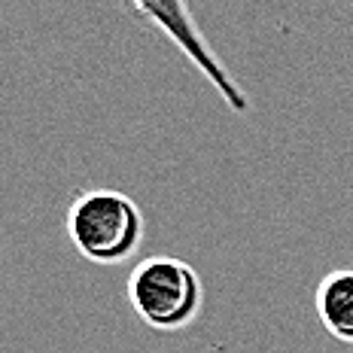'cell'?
<instances>
[{
	"instance_id": "6da1fadb",
	"label": "cell",
	"mask_w": 353,
	"mask_h": 353,
	"mask_svg": "<svg viewBox=\"0 0 353 353\" xmlns=\"http://www.w3.org/2000/svg\"><path fill=\"white\" fill-rule=\"evenodd\" d=\"M68 238L92 265H122L134 259L146 238L141 204L119 189H83L68 208Z\"/></svg>"
},
{
	"instance_id": "3957f363",
	"label": "cell",
	"mask_w": 353,
	"mask_h": 353,
	"mask_svg": "<svg viewBox=\"0 0 353 353\" xmlns=\"http://www.w3.org/2000/svg\"><path fill=\"white\" fill-rule=\"evenodd\" d=\"M128 3L134 6L146 21H152V25L180 49L183 58L208 79L210 88L219 94V101H223L232 113H238V116L250 113V107H253L250 104V94L244 92V85L232 77V70L223 64V58L213 52L208 37L195 25L186 0H128Z\"/></svg>"
},
{
	"instance_id": "7a4b0ae2",
	"label": "cell",
	"mask_w": 353,
	"mask_h": 353,
	"mask_svg": "<svg viewBox=\"0 0 353 353\" xmlns=\"http://www.w3.org/2000/svg\"><path fill=\"white\" fill-rule=\"evenodd\" d=\"M134 314L156 332L192 326L204 307L201 274L176 256H150L137 262L125 283Z\"/></svg>"
},
{
	"instance_id": "277c9868",
	"label": "cell",
	"mask_w": 353,
	"mask_h": 353,
	"mask_svg": "<svg viewBox=\"0 0 353 353\" xmlns=\"http://www.w3.org/2000/svg\"><path fill=\"white\" fill-rule=\"evenodd\" d=\"M314 311L335 341L353 344V268H335L317 283Z\"/></svg>"
}]
</instances>
